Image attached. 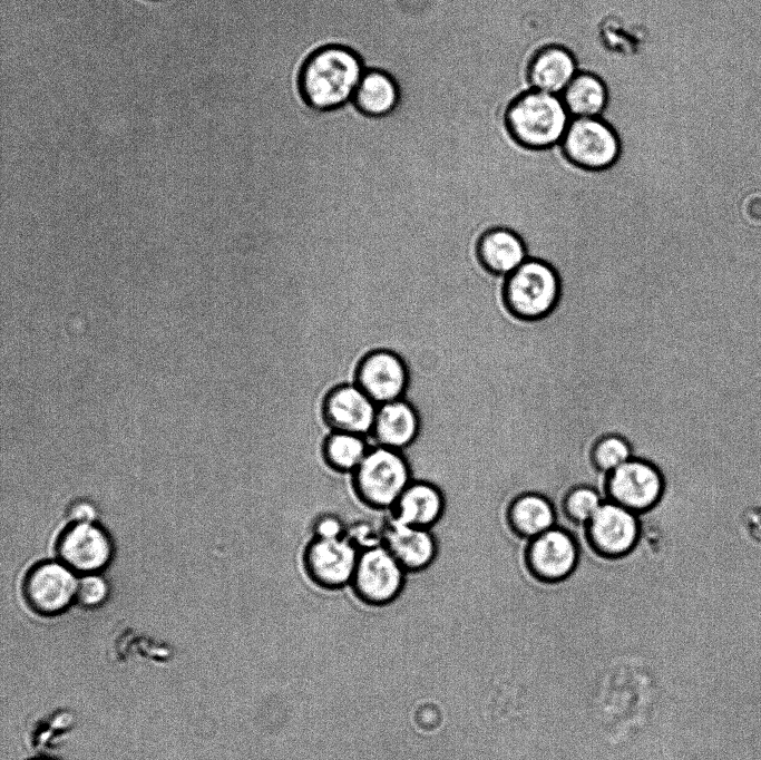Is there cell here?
Here are the masks:
<instances>
[{"mask_svg": "<svg viewBox=\"0 0 761 760\" xmlns=\"http://www.w3.org/2000/svg\"><path fill=\"white\" fill-rule=\"evenodd\" d=\"M363 61L351 48L326 45L312 51L299 72V91L306 106L329 111L352 100L364 74Z\"/></svg>", "mask_w": 761, "mask_h": 760, "instance_id": "obj_1", "label": "cell"}, {"mask_svg": "<svg viewBox=\"0 0 761 760\" xmlns=\"http://www.w3.org/2000/svg\"><path fill=\"white\" fill-rule=\"evenodd\" d=\"M572 118L560 96L536 89L515 98L506 114L514 139L530 149L560 144Z\"/></svg>", "mask_w": 761, "mask_h": 760, "instance_id": "obj_2", "label": "cell"}, {"mask_svg": "<svg viewBox=\"0 0 761 760\" xmlns=\"http://www.w3.org/2000/svg\"><path fill=\"white\" fill-rule=\"evenodd\" d=\"M560 293L559 277L547 262L528 257L504 279L503 298L517 319L536 321L548 315Z\"/></svg>", "mask_w": 761, "mask_h": 760, "instance_id": "obj_3", "label": "cell"}, {"mask_svg": "<svg viewBox=\"0 0 761 760\" xmlns=\"http://www.w3.org/2000/svg\"><path fill=\"white\" fill-rule=\"evenodd\" d=\"M411 483L410 468L399 450L378 446L369 449L353 471L358 497L375 509L393 508Z\"/></svg>", "mask_w": 761, "mask_h": 760, "instance_id": "obj_4", "label": "cell"}, {"mask_svg": "<svg viewBox=\"0 0 761 760\" xmlns=\"http://www.w3.org/2000/svg\"><path fill=\"white\" fill-rule=\"evenodd\" d=\"M560 146L572 164L586 170L606 169L619 155L618 137L601 117L572 118Z\"/></svg>", "mask_w": 761, "mask_h": 760, "instance_id": "obj_5", "label": "cell"}, {"mask_svg": "<svg viewBox=\"0 0 761 760\" xmlns=\"http://www.w3.org/2000/svg\"><path fill=\"white\" fill-rule=\"evenodd\" d=\"M665 479L660 469L643 458H631L607 474L608 499L640 514L652 509L664 494Z\"/></svg>", "mask_w": 761, "mask_h": 760, "instance_id": "obj_6", "label": "cell"}, {"mask_svg": "<svg viewBox=\"0 0 761 760\" xmlns=\"http://www.w3.org/2000/svg\"><path fill=\"white\" fill-rule=\"evenodd\" d=\"M585 534L596 554L612 559L623 557L638 542V514L611 499L605 500L585 525Z\"/></svg>", "mask_w": 761, "mask_h": 760, "instance_id": "obj_7", "label": "cell"}, {"mask_svg": "<svg viewBox=\"0 0 761 760\" xmlns=\"http://www.w3.org/2000/svg\"><path fill=\"white\" fill-rule=\"evenodd\" d=\"M406 569L384 545L364 548L352 578L357 595L369 604L393 601L402 590Z\"/></svg>", "mask_w": 761, "mask_h": 760, "instance_id": "obj_8", "label": "cell"}, {"mask_svg": "<svg viewBox=\"0 0 761 760\" xmlns=\"http://www.w3.org/2000/svg\"><path fill=\"white\" fill-rule=\"evenodd\" d=\"M579 561L575 538L563 527H553L530 539L526 550V564L539 582L556 584L568 578Z\"/></svg>", "mask_w": 761, "mask_h": 760, "instance_id": "obj_9", "label": "cell"}, {"mask_svg": "<svg viewBox=\"0 0 761 760\" xmlns=\"http://www.w3.org/2000/svg\"><path fill=\"white\" fill-rule=\"evenodd\" d=\"M359 550L351 540L316 538L306 546L303 561L311 579L325 588H339L352 582Z\"/></svg>", "mask_w": 761, "mask_h": 760, "instance_id": "obj_10", "label": "cell"}, {"mask_svg": "<svg viewBox=\"0 0 761 760\" xmlns=\"http://www.w3.org/2000/svg\"><path fill=\"white\" fill-rule=\"evenodd\" d=\"M78 581L64 563L46 562L33 567L25 583L29 605L39 614L56 615L65 611L77 594Z\"/></svg>", "mask_w": 761, "mask_h": 760, "instance_id": "obj_11", "label": "cell"}, {"mask_svg": "<svg viewBox=\"0 0 761 760\" xmlns=\"http://www.w3.org/2000/svg\"><path fill=\"white\" fill-rule=\"evenodd\" d=\"M355 384L378 406L399 400L408 386L407 367L392 351H372L358 364Z\"/></svg>", "mask_w": 761, "mask_h": 760, "instance_id": "obj_12", "label": "cell"}, {"mask_svg": "<svg viewBox=\"0 0 761 760\" xmlns=\"http://www.w3.org/2000/svg\"><path fill=\"white\" fill-rule=\"evenodd\" d=\"M378 405L358 386L341 384L323 400L322 413L334 431L364 436L371 433Z\"/></svg>", "mask_w": 761, "mask_h": 760, "instance_id": "obj_13", "label": "cell"}, {"mask_svg": "<svg viewBox=\"0 0 761 760\" xmlns=\"http://www.w3.org/2000/svg\"><path fill=\"white\" fill-rule=\"evenodd\" d=\"M58 553L72 571L94 574L110 561L113 548L103 528L87 523H75L61 536Z\"/></svg>", "mask_w": 761, "mask_h": 760, "instance_id": "obj_14", "label": "cell"}, {"mask_svg": "<svg viewBox=\"0 0 761 760\" xmlns=\"http://www.w3.org/2000/svg\"><path fill=\"white\" fill-rule=\"evenodd\" d=\"M383 545L406 572H419L436 557L437 544L428 528L414 527L391 519L383 534Z\"/></svg>", "mask_w": 761, "mask_h": 760, "instance_id": "obj_15", "label": "cell"}, {"mask_svg": "<svg viewBox=\"0 0 761 760\" xmlns=\"http://www.w3.org/2000/svg\"><path fill=\"white\" fill-rule=\"evenodd\" d=\"M476 254L487 272L500 277L509 275L528 259L523 238L506 227L485 231L477 241Z\"/></svg>", "mask_w": 761, "mask_h": 760, "instance_id": "obj_16", "label": "cell"}, {"mask_svg": "<svg viewBox=\"0 0 761 760\" xmlns=\"http://www.w3.org/2000/svg\"><path fill=\"white\" fill-rule=\"evenodd\" d=\"M419 428L416 409L399 399L378 406L371 435L378 446L400 450L414 441Z\"/></svg>", "mask_w": 761, "mask_h": 760, "instance_id": "obj_17", "label": "cell"}, {"mask_svg": "<svg viewBox=\"0 0 761 760\" xmlns=\"http://www.w3.org/2000/svg\"><path fill=\"white\" fill-rule=\"evenodd\" d=\"M578 71L573 53L562 46L552 45L533 57L528 81L531 89L560 96Z\"/></svg>", "mask_w": 761, "mask_h": 760, "instance_id": "obj_18", "label": "cell"}, {"mask_svg": "<svg viewBox=\"0 0 761 760\" xmlns=\"http://www.w3.org/2000/svg\"><path fill=\"white\" fill-rule=\"evenodd\" d=\"M441 491L427 481H411L393 506V519L414 527L430 528L443 513Z\"/></svg>", "mask_w": 761, "mask_h": 760, "instance_id": "obj_19", "label": "cell"}, {"mask_svg": "<svg viewBox=\"0 0 761 760\" xmlns=\"http://www.w3.org/2000/svg\"><path fill=\"white\" fill-rule=\"evenodd\" d=\"M399 100L400 89L397 81L381 69L365 70L352 98L357 110L372 118L390 115Z\"/></svg>", "mask_w": 761, "mask_h": 760, "instance_id": "obj_20", "label": "cell"}, {"mask_svg": "<svg viewBox=\"0 0 761 760\" xmlns=\"http://www.w3.org/2000/svg\"><path fill=\"white\" fill-rule=\"evenodd\" d=\"M508 522L520 537L533 539L555 527L556 513L552 500L536 491L515 498L508 508Z\"/></svg>", "mask_w": 761, "mask_h": 760, "instance_id": "obj_21", "label": "cell"}, {"mask_svg": "<svg viewBox=\"0 0 761 760\" xmlns=\"http://www.w3.org/2000/svg\"><path fill=\"white\" fill-rule=\"evenodd\" d=\"M560 97L573 118L599 117L608 101L604 81L588 71H578Z\"/></svg>", "mask_w": 761, "mask_h": 760, "instance_id": "obj_22", "label": "cell"}, {"mask_svg": "<svg viewBox=\"0 0 761 760\" xmlns=\"http://www.w3.org/2000/svg\"><path fill=\"white\" fill-rule=\"evenodd\" d=\"M368 450L363 436L334 430L325 438L322 448L325 462L342 472L354 471Z\"/></svg>", "mask_w": 761, "mask_h": 760, "instance_id": "obj_23", "label": "cell"}, {"mask_svg": "<svg viewBox=\"0 0 761 760\" xmlns=\"http://www.w3.org/2000/svg\"><path fill=\"white\" fill-rule=\"evenodd\" d=\"M591 458L599 471L609 474L633 458V451L628 441L622 436L607 435L596 440Z\"/></svg>", "mask_w": 761, "mask_h": 760, "instance_id": "obj_24", "label": "cell"}, {"mask_svg": "<svg viewBox=\"0 0 761 760\" xmlns=\"http://www.w3.org/2000/svg\"><path fill=\"white\" fill-rule=\"evenodd\" d=\"M603 501L597 489L589 486H577L566 494L563 500V509L572 522L585 526Z\"/></svg>", "mask_w": 761, "mask_h": 760, "instance_id": "obj_25", "label": "cell"}, {"mask_svg": "<svg viewBox=\"0 0 761 760\" xmlns=\"http://www.w3.org/2000/svg\"><path fill=\"white\" fill-rule=\"evenodd\" d=\"M108 596L106 582L95 575L88 574L78 582L76 598L85 607H97L101 605Z\"/></svg>", "mask_w": 761, "mask_h": 760, "instance_id": "obj_26", "label": "cell"}, {"mask_svg": "<svg viewBox=\"0 0 761 760\" xmlns=\"http://www.w3.org/2000/svg\"><path fill=\"white\" fill-rule=\"evenodd\" d=\"M741 526L748 537L755 544H761V506L745 508L740 517Z\"/></svg>", "mask_w": 761, "mask_h": 760, "instance_id": "obj_27", "label": "cell"}, {"mask_svg": "<svg viewBox=\"0 0 761 760\" xmlns=\"http://www.w3.org/2000/svg\"><path fill=\"white\" fill-rule=\"evenodd\" d=\"M344 526L342 522L333 515L321 516L313 526L316 538H340L343 537Z\"/></svg>", "mask_w": 761, "mask_h": 760, "instance_id": "obj_28", "label": "cell"}, {"mask_svg": "<svg viewBox=\"0 0 761 760\" xmlns=\"http://www.w3.org/2000/svg\"><path fill=\"white\" fill-rule=\"evenodd\" d=\"M70 515L75 523H87L94 520L96 510L89 503L79 501L71 507Z\"/></svg>", "mask_w": 761, "mask_h": 760, "instance_id": "obj_29", "label": "cell"}, {"mask_svg": "<svg viewBox=\"0 0 761 760\" xmlns=\"http://www.w3.org/2000/svg\"><path fill=\"white\" fill-rule=\"evenodd\" d=\"M31 760H58V759L49 758V757H41V758H35V759H31Z\"/></svg>", "mask_w": 761, "mask_h": 760, "instance_id": "obj_30", "label": "cell"}]
</instances>
